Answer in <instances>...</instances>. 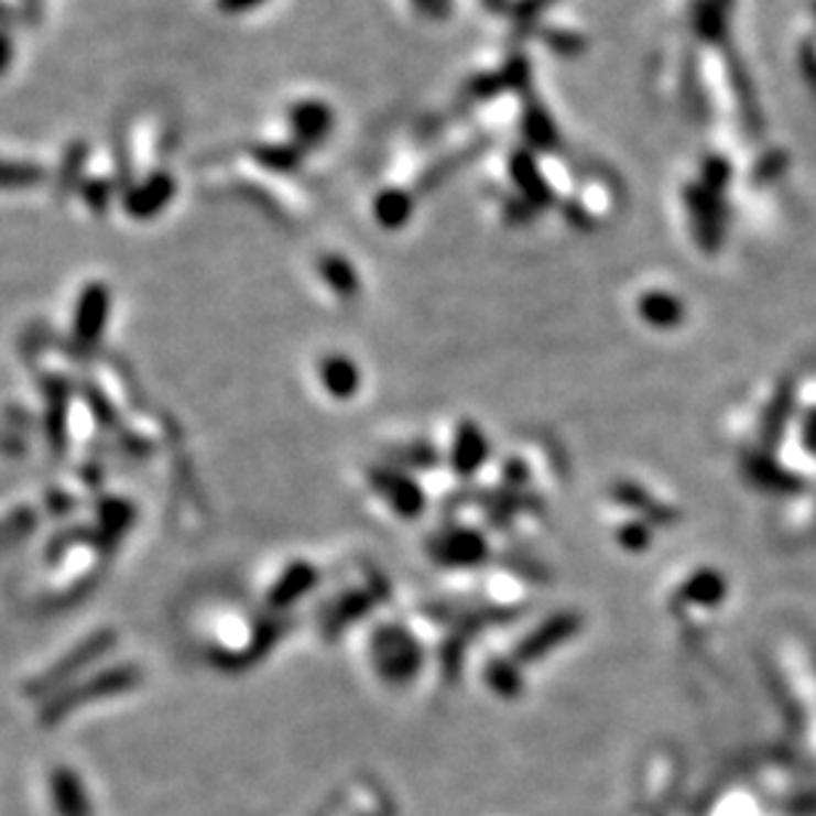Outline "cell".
<instances>
[{
	"instance_id": "1",
	"label": "cell",
	"mask_w": 816,
	"mask_h": 816,
	"mask_svg": "<svg viewBox=\"0 0 816 816\" xmlns=\"http://www.w3.org/2000/svg\"><path fill=\"white\" fill-rule=\"evenodd\" d=\"M107 316H109L107 286L90 284L88 290L83 292L80 305H77L75 342L80 345V348H90V345H96V339H99L104 331V324H107Z\"/></svg>"
},
{
	"instance_id": "2",
	"label": "cell",
	"mask_w": 816,
	"mask_h": 816,
	"mask_svg": "<svg viewBox=\"0 0 816 816\" xmlns=\"http://www.w3.org/2000/svg\"><path fill=\"white\" fill-rule=\"evenodd\" d=\"M173 192L175 184L170 181V175L165 173L152 175V178L143 181L141 186H135L133 192L128 194L126 207L130 215H135V218H152V215L165 210L167 202L173 199Z\"/></svg>"
},
{
	"instance_id": "3",
	"label": "cell",
	"mask_w": 816,
	"mask_h": 816,
	"mask_svg": "<svg viewBox=\"0 0 816 816\" xmlns=\"http://www.w3.org/2000/svg\"><path fill=\"white\" fill-rule=\"evenodd\" d=\"M109 642H112V633H109V631H104V633H99V637H94V639H90V642H85L83 648L75 652V655L64 657V661L58 663V668L51 671V674H45L43 678H37L35 687L48 689L51 684H62V682H67V678H69L72 674H75V671H80V668H83V663H88L90 657H94V661H96V657H99L101 652H107Z\"/></svg>"
},
{
	"instance_id": "4",
	"label": "cell",
	"mask_w": 816,
	"mask_h": 816,
	"mask_svg": "<svg viewBox=\"0 0 816 816\" xmlns=\"http://www.w3.org/2000/svg\"><path fill=\"white\" fill-rule=\"evenodd\" d=\"M32 525H35V514L32 512H19L14 518L0 522V550L22 538L24 533L32 531Z\"/></svg>"
},
{
	"instance_id": "5",
	"label": "cell",
	"mask_w": 816,
	"mask_h": 816,
	"mask_svg": "<svg viewBox=\"0 0 816 816\" xmlns=\"http://www.w3.org/2000/svg\"><path fill=\"white\" fill-rule=\"evenodd\" d=\"M41 178L35 167L22 162H0V186H28Z\"/></svg>"
},
{
	"instance_id": "6",
	"label": "cell",
	"mask_w": 816,
	"mask_h": 816,
	"mask_svg": "<svg viewBox=\"0 0 816 816\" xmlns=\"http://www.w3.org/2000/svg\"><path fill=\"white\" fill-rule=\"evenodd\" d=\"M250 3H254V0H220V6H224L226 11H241Z\"/></svg>"
},
{
	"instance_id": "7",
	"label": "cell",
	"mask_w": 816,
	"mask_h": 816,
	"mask_svg": "<svg viewBox=\"0 0 816 816\" xmlns=\"http://www.w3.org/2000/svg\"><path fill=\"white\" fill-rule=\"evenodd\" d=\"M9 56H11V45L6 43L3 37H0V69L6 67V62H9Z\"/></svg>"
}]
</instances>
